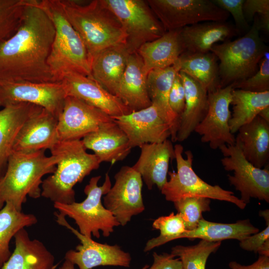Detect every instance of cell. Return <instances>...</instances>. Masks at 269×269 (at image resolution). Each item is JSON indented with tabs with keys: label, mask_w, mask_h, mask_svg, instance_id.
<instances>
[{
	"label": "cell",
	"mask_w": 269,
	"mask_h": 269,
	"mask_svg": "<svg viewBox=\"0 0 269 269\" xmlns=\"http://www.w3.org/2000/svg\"><path fill=\"white\" fill-rule=\"evenodd\" d=\"M67 97L61 81L37 83L18 81L0 84V106L21 103L41 107L58 117Z\"/></svg>",
	"instance_id": "obj_13"
},
{
	"label": "cell",
	"mask_w": 269,
	"mask_h": 269,
	"mask_svg": "<svg viewBox=\"0 0 269 269\" xmlns=\"http://www.w3.org/2000/svg\"><path fill=\"white\" fill-rule=\"evenodd\" d=\"M81 140L85 148L93 151L101 162L112 165L124 160L132 149L127 135L113 120Z\"/></svg>",
	"instance_id": "obj_21"
},
{
	"label": "cell",
	"mask_w": 269,
	"mask_h": 269,
	"mask_svg": "<svg viewBox=\"0 0 269 269\" xmlns=\"http://www.w3.org/2000/svg\"><path fill=\"white\" fill-rule=\"evenodd\" d=\"M233 84L208 92V108L202 121L194 132L201 136L203 143H208L216 149L224 144L232 145L236 137L230 129Z\"/></svg>",
	"instance_id": "obj_14"
},
{
	"label": "cell",
	"mask_w": 269,
	"mask_h": 269,
	"mask_svg": "<svg viewBox=\"0 0 269 269\" xmlns=\"http://www.w3.org/2000/svg\"><path fill=\"white\" fill-rule=\"evenodd\" d=\"M231 105L233 113L229 127L234 134L241 127L251 122L263 109L269 106V91L252 92L233 89Z\"/></svg>",
	"instance_id": "obj_33"
},
{
	"label": "cell",
	"mask_w": 269,
	"mask_h": 269,
	"mask_svg": "<svg viewBox=\"0 0 269 269\" xmlns=\"http://www.w3.org/2000/svg\"><path fill=\"white\" fill-rule=\"evenodd\" d=\"M234 89L252 92L269 91V51L261 60L257 72L250 77L232 84Z\"/></svg>",
	"instance_id": "obj_39"
},
{
	"label": "cell",
	"mask_w": 269,
	"mask_h": 269,
	"mask_svg": "<svg viewBox=\"0 0 269 269\" xmlns=\"http://www.w3.org/2000/svg\"><path fill=\"white\" fill-rule=\"evenodd\" d=\"M58 119V117L43 109L23 125L13 143L11 152L29 153L50 149L59 141Z\"/></svg>",
	"instance_id": "obj_19"
},
{
	"label": "cell",
	"mask_w": 269,
	"mask_h": 269,
	"mask_svg": "<svg viewBox=\"0 0 269 269\" xmlns=\"http://www.w3.org/2000/svg\"><path fill=\"white\" fill-rule=\"evenodd\" d=\"M1 176H2V175H1V172H0V178H1Z\"/></svg>",
	"instance_id": "obj_51"
},
{
	"label": "cell",
	"mask_w": 269,
	"mask_h": 269,
	"mask_svg": "<svg viewBox=\"0 0 269 269\" xmlns=\"http://www.w3.org/2000/svg\"><path fill=\"white\" fill-rule=\"evenodd\" d=\"M178 73L174 79L170 91L169 104L172 110L180 119L184 109L185 99L184 88Z\"/></svg>",
	"instance_id": "obj_42"
},
{
	"label": "cell",
	"mask_w": 269,
	"mask_h": 269,
	"mask_svg": "<svg viewBox=\"0 0 269 269\" xmlns=\"http://www.w3.org/2000/svg\"><path fill=\"white\" fill-rule=\"evenodd\" d=\"M240 33L227 21H205L185 26L180 30L184 52L206 53L216 43L230 40Z\"/></svg>",
	"instance_id": "obj_23"
},
{
	"label": "cell",
	"mask_w": 269,
	"mask_h": 269,
	"mask_svg": "<svg viewBox=\"0 0 269 269\" xmlns=\"http://www.w3.org/2000/svg\"><path fill=\"white\" fill-rule=\"evenodd\" d=\"M54 35L52 20L34 0L17 31L0 43V84L60 82L48 64Z\"/></svg>",
	"instance_id": "obj_1"
},
{
	"label": "cell",
	"mask_w": 269,
	"mask_h": 269,
	"mask_svg": "<svg viewBox=\"0 0 269 269\" xmlns=\"http://www.w3.org/2000/svg\"><path fill=\"white\" fill-rule=\"evenodd\" d=\"M245 0H212L213 2L222 9L231 14L234 20L235 27L240 33H246L250 29L243 12Z\"/></svg>",
	"instance_id": "obj_41"
},
{
	"label": "cell",
	"mask_w": 269,
	"mask_h": 269,
	"mask_svg": "<svg viewBox=\"0 0 269 269\" xmlns=\"http://www.w3.org/2000/svg\"><path fill=\"white\" fill-rule=\"evenodd\" d=\"M260 30L256 15L249 30L243 36L215 44L211 48L210 52L220 61L221 88L245 80L257 72L261 60L268 51L260 36Z\"/></svg>",
	"instance_id": "obj_6"
},
{
	"label": "cell",
	"mask_w": 269,
	"mask_h": 269,
	"mask_svg": "<svg viewBox=\"0 0 269 269\" xmlns=\"http://www.w3.org/2000/svg\"><path fill=\"white\" fill-rule=\"evenodd\" d=\"M147 75L139 54L137 52L130 53L116 96L132 112L152 105L147 91Z\"/></svg>",
	"instance_id": "obj_25"
},
{
	"label": "cell",
	"mask_w": 269,
	"mask_h": 269,
	"mask_svg": "<svg viewBox=\"0 0 269 269\" xmlns=\"http://www.w3.org/2000/svg\"><path fill=\"white\" fill-rule=\"evenodd\" d=\"M180 30L166 31L161 37L142 44L137 50L147 74L152 70L163 69L174 64L184 52Z\"/></svg>",
	"instance_id": "obj_28"
},
{
	"label": "cell",
	"mask_w": 269,
	"mask_h": 269,
	"mask_svg": "<svg viewBox=\"0 0 269 269\" xmlns=\"http://www.w3.org/2000/svg\"><path fill=\"white\" fill-rule=\"evenodd\" d=\"M149 267V266L148 265H145L144 267H143L141 269H147V268Z\"/></svg>",
	"instance_id": "obj_50"
},
{
	"label": "cell",
	"mask_w": 269,
	"mask_h": 269,
	"mask_svg": "<svg viewBox=\"0 0 269 269\" xmlns=\"http://www.w3.org/2000/svg\"><path fill=\"white\" fill-rule=\"evenodd\" d=\"M34 0H0V43L18 29L26 8Z\"/></svg>",
	"instance_id": "obj_36"
},
{
	"label": "cell",
	"mask_w": 269,
	"mask_h": 269,
	"mask_svg": "<svg viewBox=\"0 0 269 269\" xmlns=\"http://www.w3.org/2000/svg\"><path fill=\"white\" fill-rule=\"evenodd\" d=\"M259 215L263 217L266 220L267 225L269 224V211L268 209L259 212Z\"/></svg>",
	"instance_id": "obj_49"
},
{
	"label": "cell",
	"mask_w": 269,
	"mask_h": 269,
	"mask_svg": "<svg viewBox=\"0 0 269 269\" xmlns=\"http://www.w3.org/2000/svg\"><path fill=\"white\" fill-rule=\"evenodd\" d=\"M112 121L110 116L99 109L77 98L67 96L58 116V140H81Z\"/></svg>",
	"instance_id": "obj_16"
},
{
	"label": "cell",
	"mask_w": 269,
	"mask_h": 269,
	"mask_svg": "<svg viewBox=\"0 0 269 269\" xmlns=\"http://www.w3.org/2000/svg\"><path fill=\"white\" fill-rule=\"evenodd\" d=\"M229 267L231 269H269V257L260 256L255 262L248 266L232 261L229 263Z\"/></svg>",
	"instance_id": "obj_45"
},
{
	"label": "cell",
	"mask_w": 269,
	"mask_h": 269,
	"mask_svg": "<svg viewBox=\"0 0 269 269\" xmlns=\"http://www.w3.org/2000/svg\"><path fill=\"white\" fill-rule=\"evenodd\" d=\"M15 249L0 269H55V258L44 245L31 240L25 228L14 236Z\"/></svg>",
	"instance_id": "obj_24"
},
{
	"label": "cell",
	"mask_w": 269,
	"mask_h": 269,
	"mask_svg": "<svg viewBox=\"0 0 269 269\" xmlns=\"http://www.w3.org/2000/svg\"><path fill=\"white\" fill-rule=\"evenodd\" d=\"M56 221L60 225L70 230L80 241L81 244L76 250H69L65 259L76 265L79 269H92L98 266H119L129 268L132 258L117 245L101 244L88 238L73 228L65 219V217L55 213Z\"/></svg>",
	"instance_id": "obj_15"
},
{
	"label": "cell",
	"mask_w": 269,
	"mask_h": 269,
	"mask_svg": "<svg viewBox=\"0 0 269 269\" xmlns=\"http://www.w3.org/2000/svg\"><path fill=\"white\" fill-rule=\"evenodd\" d=\"M221 244V241L201 240L193 246H175L171 248L170 254L174 257H178L182 269H206L208 257L219 248Z\"/></svg>",
	"instance_id": "obj_35"
},
{
	"label": "cell",
	"mask_w": 269,
	"mask_h": 269,
	"mask_svg": "<svg viewBox=\"0 0 269 269\" xmlns=\"http://www.w3.org/2000/svg\"><path fill=\"white\" fill-rule=\"evenodd\" d=\"M130 54L124 43L103 50L91 60V77L116 96Z\"/></svg>",
	"instance_id": "obj_26"
},
{
	"label": "cell",
	"mask_w": 269,
	"mask_h": 269,
	"mask_svg": "<svg viewBox=\"0 0 269 269\" xmlns=\"http://www.w3.org/2000/svg\"><path fill=\"white\" fill-rule=\"evenodd\" d=\"M179 71V66L177 61L174 64L166 68L152 70L147 75L149 97L152 105L156 108L169 126L172 142L176 141L179 117L171 109L169 96L174 79Z\"/></svg>",
	"instance_id": "obj_22"
},
{
	"label": "cell",
	"mask_w": 269,
	"mask_h": 269,
	"mask_svg": "<svg viewBox=\"0 0 269 269\" xmlns=\"http://www.w3.org/2000/svg\"><path fill=\"white\" fill-rule=\"evenodd\" d=\"M185 90V107L180 117L176 141L182 142L191 135L207 114L208 92L186 73L179 71Z\"/></svg>",
	"instance_id": "obj_27"
},
{
	"label": "cell",
	"mask_w": 269,
	"mask_h": 269,
	"mask_svg": "<svg viewBox=\"0 0 269 269\" xmlns=\"http://www.w3.org/2000/svg\"><path fill=\"white\" fill-rule=\"evenodd\" d=\"M152 227L159 230L160 235L146 242L144 249L145 252L171 241L181 239V235L187 231L181 215L178 213L175 214L173 212L168 216H161L155 219Z\"/></svg>",
	"instance_id": "obj_37"
},
{
	"label": "cell",
	"mask_w": 269,
	"mask_h": 269,
	"mask_svg": "<svg viewBox=\"0 0 269 269\" xmlns=\"http://www.w3.org/2000/svg\"><path fill=\"white\" fill-rule=\"evenodd\" d=\"M101 177L97 176L91 178L84 188L87 197L83 201L71 204L54 203V207L59 214L73 219L80 233L88 238H92V235L99 238L100 231L104 237H108L115 227L120 225L112 213L102 204V197L110 190L112 183L107 173L103 185L98 186Z\"/></svg>",
	"instance_id": "obj_7"
},
{
	"label": "cell",
	"mask_w": 269,
	"mask_h": 269,
	"mask_svg": "<svg viewBox=\"0 0 269 269\" xmlns=\"http://www.w3.org/2000/svg\"><path fill=\"white\" fill-rule=\"evenodd\" d=\"M224 157L221 162L225 170L233 171L228 175L231 185L241 193L240 199L246 204L252 198L269 202V169L255 166L244 156L239 139L235 144H224L219 148Z\"/></svg>",
	"instance_id": "obj_10"
},
{
	"label": "cell",
	"mask_w": 269,
	"mask_h": 269,
	"mask_svg": "<svg viewBox=\"0 0 269 269\" xmlns=\"http://www.w3.org/2000/svg\"><path fill=\"white\" fill-rule=\"evenodd\" d=\"M259 232V229L253 226L249 219L225 224L210 222L202 218L195 229L186 231L181 239H200L211 242L236 239L240 241Z\"/></svg>",
	"instance_id": "obj_32"
},
{
	"label": "cell",
	"mask_w": 269,
	"mask_h": 269,
	"mask_svg": "<svg viewBox=\"0 0 269 269\" xmlns=\"http://www.w3.org/2000/svg\"><path fill=\"white\" fill-rule=\"evenodd\" d=\"M37 222L32 214L18 211L10 203H6L0 210V269L11 253L9 243L20 229L30 227Z\"/></svg>",
	"instance_id": "obj_34"
},
{
	"label": "cell",
	"mask_w": 269,
	"mask_h": 269,
	"mask_svg": "<svg viewBox=\"0 0 269 269\" xmlns=\"http://www.w3.org/2000/svg\"><path fill=\"white\" fill-rule=\"evenodd\" d=\"M114 178V185L103 197L104 206L120 225L124 226L145 209L141 192L142 179L138 172L127 165L121 168Z\"/></svg>",
	"instance_id": "obj_12"
},
{
	"label": "cell",
	"mask_w": 269,
	"mask_h": 269,
	"mask_svg": "<svg viewBox=\"0 0 269 269\" xmlns=\"http://www.w3.org/2000/svg\"><path fill=\"white\" fill-rule=\"evenodd\" d=\"M211 199L206 197H186L174 202V205L185 224L187 231L195 229L203 218L202 213L210 211Z\"/></svg>",
	"instance_id": "obj_38"
},
{
	"label": "cell",
	"mask_w": 269,
	"mask_h": 269,
	"mask_svg": "<svg viewBox=\"0 0 269 269\" xmlns=\"http://www.w3.org/2000/svg\"><path fill=\"white\" fill-rule=\"evenodd\" d=\"M176 172H168L169 179L161 189L166 200L175 202L186 197L199 196L229 202L244 209L247 204L234 195L232 191L219 185H210L200 178L192 167L193 155L190 150L182 155L183 147L180 144L174 146Z\"/></svg>",
	"instance_id": "obj_8"
},
{
	"label": "cell",
	"mask_w": 269,
	"mask_h": 269,
	"mask_svg": "<svg viewBox=\"0 0 269 269\" xmlns=\"http://www.w3.org/2000/svg\"><path fill=\"white\" fill-rule=\"evenodd\" d=\"M153 264L147 269H182L180 260L175 259L171 254L153 252Z\"/></svg>",
	"instance_id": "obj_44"
},
{
	"label": "cell",
	"mask_w": 269,
	"mask_h": 269,
	"mask_svg": "<svg viewBox=\"0 0 269 269\" xmlns=\"http://www.w3.org/2000/svg\"><path fill=\"white\" fill-rule=\"evenodd\" d=\"M243 12L248 23L253 22L257 14L261 30L269 31V0H246L243 3Z\"/></svg>",
	"instance_id": "obj_40"
},
{
	"label": "cell",
	"mask_w": 269,
	"mask_h": 269,
	"mask_svg": "<svg viewBox=\"0 0 269 269\" xmlns=\"http://www.w3.org/2000/svg\"><path fill=\"white\" fill-rule=\"evenodd\" d=\"M119 21L126 34L125 45L130 53L144 43L161 37L165 31L146 0H102Z\"/></svg>",
	"instance_id": "obj_9"
},
{
	"label": "cell",
	"mask_w": 269,
	"mask_h": 269,
	"mask_svg": "<svg viewBox=\"0 0 269 269\" xmlns=\"http://www.w3.org/2000/svg\"><path fill=\"white\" fill-rule=\"evenodd\" d=\"M45 150L10 153L6 171L0 180V209L10 203L22 211L27 196L34 199L41 196L42 178L53 173L60 160L54 152L50 156L45 155Z\"/></svg>",
	"instance_id": "obj_2"
},
{
	"label": "cell",
	"mask_w": 269,
	"mask_h": 269,
	"mask_svg": "<svg viewBox=\"0 0 269 269\" xmlns=\"http://www.w3.org/2000/svg\"><path fill=\"white\" fill-rule=\"evenodd\" d=\"M238 132L245 158L257 167H266L269 159V123L258 115Z\"/></svg>",
	"instance_id": "obj_30"
},
{
	"label": "cell",
	"mask_w": 269,
	"mask_h": 269,
	"mask_svg": "<svg viewBox=\"0 0 269 269\" xmlns=\"http://www.w3.org/2000/svg\"><path fill=\"white\" fill-rule=\"evenodd\" d=\"M260 256L269 257V239L266 240L258 251Z\"/></svg>",
	"instance_id": "obj_46"
},
{
	"label": "cell",
	"mask_w": 269,
	"mask_h": 269,
	"mask_svg": "<svg viewBox=\"0 0 269 269\" xmlns=\"http://www.w3.org/2000/svg\"><path fill=\"white\" fill-rule=\"evenodd\" d=\"M55 27V35L48 59L50 70L58 81L69 73L91 77V60L80 35L66 17L60 0H38ZM92 78V77H91Z\"/></svg>",
	"instance_id": "obj_4"
},
{
	"label": "cell",
	"mask_w": 269,
	"mask_h": 269,
	"mask_svg": "<svg viewBox=\"0 0 269 269\" xmlns=\"http://www.w3.org/2000/svg\"><path fill=\"white\" fill-rule=\"evenodd\" d=\"M59 269H75L74 265L70 261L65 260Z\"/></svg>",
	"instance_id": "obj_48"
},
{
	"label": "cell",
	"mask_w": 269,
	"mask_h": 269,
	"mask_svg": "<svg viewBox=\"0 0 269 269\" xmlns=\"http://www.w3.org/2000/svg\"><path fill=\"white\" fill-rule=\"evenodd\" d=\"M258 116L269 123V106L263 109L258 114Z\"/></svg>",
	"instance_id": "obj_47"
},
{
	"label": "cell",
	"mask_w": 269,
	"mask_h": 269,
	"mask_svg": "<svg viewBox=\"0 0 269 269\" xmlns=\"http://www.w3.org/2000/svg\"><path fill=\"white\" fill-rule=\"evenodd\" d=\"M60 160L54 172L43 180L41 196L54 203L75 202L74 186L101 163L95 154L86 151L81 140L58 141L50 149Z\"/></svg>",
	"instance_id": "obj_5"
},
{
	"label": "cell",
	"mask_w": 269,
	"mask_h": 269,
	"mask_svg": "<svg viewBox=\"0 0 269 269\" xmlns=\"http://www.w3.org/2000/svg\"><path fill=\"white\" fill-rule=\"evenodd\" d=\"M165 31L205 21H226L230 14L211 0H147Z\"/></svg>",
	"instance_id": "obj_11"
},
{
	"label": "cell",
	"mask_w": 269,
	"mask_h": 269,
	"mask_svg": "<svg viewBox=\"0 0 269 269\" xmlns=\"http://www.w3.org/2000/svg\"><path fill=\"white\" fill-rule=\"evenodd\" d=\"M67 18L81 36L91 62L103 50L125 43L126 34L114 14L102 0L81 4L71 0H60Z\"/></svg>",
	"instance_id": "obj_3"
},
{
	"label": "cell",
	"mask_w": 269,
	"mask_h": 269,
	"mask_svg": "<svg viewBox=\"0 0 269 269\" xmlns=\"http://www.w3.org/2000/svg\"><path fill=\"white\" fill-rule=\"evenodd\" d=\"M43 108L26 103L3 108L0 110V172L7 164L13 143L21 128L32 117Z\"/></svg>",
	"instance_id": "obj_29"
},
{
	"label": "cell",
	"mask_w": 269,
	"mask_h": 269,
	"mask_svg": "<svg viewBox=\"0 0 269 269\" xmlns=\"http://www.w3.org/2000/svg\"><path fill=\"white\" fill-rule=\"evenodd\" d=\"M111 118L126 134L132 148L145 143L163 142L171 135L169 126L153 105Z\"/></svg>",
	"instance_id": "obj_17"
},
{
	"label": "cell",
	"mask_w": 269,
	"mask_h": 269,
	"mask_svg": "<svg viewBox=\"0 0 269 269\" xmlns=\"http://www.w3.org/2000/svg\"><path fill=\"white\" fill-rule=\"evenodd\" d=\"M218 58L211 52H183L177 61L180 71L192 78L208 92L220 87Z\"/></svg>",
	"instance_id": "obj_31"
},
{
	"label": "cell",
	"mask_w": 269,
	"mask_h": 269,
	"mask_svg": "<svg viewBox=\"0 0 269 269\" xmlns=\"http://www.w3.org/2000/svg\"><path fill=\"white\" fill-rule=\"evenodd\" d=\"M140 148L139 157L132 167L140 174L149 190L156 185L161 190L167 181L169 161L175 158L172 142L167 139L161 142L145 143Z\"/></svg>",
	"instance_id": "obj_20"
},
{
	"label": "cell",
	"mask_w": 269,
	"mask_h": 269,
	"mask_svg": "<svg viewBox=\"0 0 269 269\" xmlns=\"http://www.w3.org/2000/svg\"><path fill=\"white\" fill-rule=\"evenodd\" d=\"M269 239V224L267 225L266 228L261 232L240 241V247L247 251L258 253V251L264 242Z\"/></svg>",
	"instance_id": "obj_43"
},
{
	"label": "cell",
	"mask_w": 269,
	"mask_h": 269,
	"mask_svg": "<svg viewBox=\"0 0 269 269\" xmlns=\"http://www.w3.org/2000/svg\"><path fill=\"white\" fill-rule=\"evenodd\" d=\"M67 96H72L93 106L111 117L128 115L132 111L90 77L69 73L61 78Z\"/></svg>",
	"instance_id": "obj_18"
}]
</instances>
